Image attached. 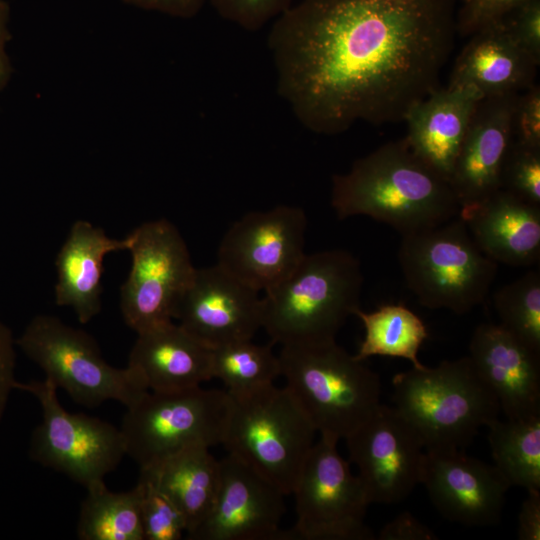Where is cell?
<instances>
[{
  "instance_id": "5",
  "label": "cell",
  "mask_w": 540,
  "mask_h": 540,
  "mask_svg": "<svg viewBox=\"0 0 540 540\" xmlns=\"http://www.w3.org/2000/svg\"><path fill=\"white\" fill-rule=\"evenodd\" d=\"M278 357L285 387L320 435L345 439L380 404L378 374L336 340L283 345Z\"/></svg>"
},
{
  "instance_id": "42",
  "label": "cell",
  "mask_w": 540,
  "mask_h": 540,
  "mask_svg": "<svg viewBox=\"0 0 540 540\" xmlns=\"http://www.w3.org/2000/svg\"><path fill=\"white\" fill-rule=\"evenodd\" d=\"M462 1H463V0H458L459 3L462 2Z\"/></svg>"
},
{
  "instance_id": "20",
  "label": "cell",
  "mask_w": 540,
  "mask_h": 540,
  "mask_svg": "<svg viewBox=\"0 0 540 540\" xmlns=\"http://www.w3.org/2000/svg\"><path fill=\"white\" fill-rule=\"evenodd\" d=\"M482 98L472 86L439 87L416 103L403 120L407 125L404 139L411 151L448 182Z\"/></svg>"
},
{
  "instance_id": "11",
  "label": "cell",
  "mask_w": 540,
  "mask_h": 540,
  "mask_svg": "<svg viewBox=\"0 0 540 540\" xmlns=\"http://www.w3.org/2000/svg\"><path fill=\"white\" fill-rule=\"evenodd\" d=\"M339 440L320 435L293 487L296 523L288 539L372 540L365 524L371 504L365 489L338 452Z\"/></svg>"
},
{
  "instance_id": "36",
  "label": "cell",
  "mask_w": 540,
  "mask_h": 540,
  "mask_svg": "<svg viewBox=\"0 0 540 540\" xmlns=\"http://www.w3.org/2000/svg\"><path fill=\"white\" fill-rule=\"evenodd\" d=\"M513 140L540 148V87L534 84L520 92L512 114Z\"/></svg>"
},
{
  "instance_id": "2",
  "label": "cell",
  "mask_w": 540,
  "mask_h": 540,
  "mask_svg": "<svg viewBox=\"0 0 540 540\" xmlns=\"http://www.w3.org/2000/svg\"><path fill=\"white\" fill-rule=\"evenodd\" d=\"M331 205L343 220L369 216L401 236L442 224L460 207L447 180L409 148L405 139L390 141L357 159L332 178Z\"/></svg>"
},
{
  "instance_id": "19",
  "label": "cell",
  "mask_w": 540,
  "mask_h": 540,
  "mask_svg": "<svg viewBox=\"0 0 540 540\" xmlns=\"http://www.w3.org/2000/svg\"><path fill=\"white\" fill-rule=\"evenodd\" d=\"M468 357L506 418L540 415L539 351L499 324L482 323L472 334Z\"/></svg>"
},
{
  "instance_id": "7",
  "label": "cell",
  "mask_w": 540,
  "mask_h": 540,
  "mask_svg": "<svg viewBox=\"0 0 540 540\" xmlns=\"http://www.w3.org/2000/svg\"><path fill=\"white\" fill-rule=\"evenodd\" d=\"M231 408L222 445L291 495L317 433L299 403L274 384L229 395Z\"/></svg>"
},
{
  "instance_id": "3",
  "label": "cell",
  "mask_w": 540,
  "mask_h": 540,
  "mask_svg": "<svg viewBox=\"0 0 540 540\" xmlns=\"http://www.w3.org/2000/svg\"><path fill=\"white\" fill-rule=\"evenodd\" d=\"M363 274L359 260L342 249L305 254L262 297V328L272 343L312 344L335 340L360 308Z\"/></svg>"
},
{
  "instance_id": "6",
  "label": "cell",
  "mask_w": 540,
  "mask_h": 540,
  "mask_svg": "<svg viewBox=\"0 0 540 540\" xmlns=\"http://www.w3.org/2000/svg\"><path fill=\"white\" fill-rule=\"evenodd\" d=\"M398 262L407 288L429 309L465 314L486 299L498 263L473 240L458 216L401 236Z\"/></svg>"
},
{
  "instance_id": "29",
  "label": "cell",
  "mask_w": 540,
  "mask_h": 540,
  "mask_svg": "<svg viewBox=\"0 0 540 540\" xmlns=\"http://www.w3.org/2000/svg\"><path fill=\"white\" fill-rule=\"evenodd\" d=\"M280 376V361L272 344L258 345L249 339L212 349V378L219 379L229 395L264 388Z\"/></svg>"
},
{
  "instance_id": "22",
  "label": "cell",
  "mask_w": 540,
  "mask_h": 540,
  "mask_svg": "<svg viewBox=\"0 0 540 540\" xmlns=\"http://www.w3.org/2000/svg\"><path fill=\"white\" fill-rule=\"evenodd\" d=\"M477 246L496 263L527 267L540 259V206L499 190L459 211Z\"/></svg>"
},
{
  "instance_id": "23",
  "label": "cell",
  "mask_w": 540,
  "mask_h": 540,
  "mask_svg": "<svg viewBox=\"0 0 540 540\" xmlns=\"http://www.w3.org/2000/svg\"><path fill=\"white\" fill-rule=\"evenodd\" d=\"M127 365L150 391L191 389L212 379V348L169 321L137 333Z\"/></svg>"
},
{
  "instance_id": "30",
  "label": "cell",
  "mask_w": 540,
  "mask_h": 540,
  "mask_svg": "<svg viewBox=\"0 0 540 540\" xmlns=\"http://www.w3.org/2000/svg\"><path fill=\"white\" fill-rule=\"evenodd\" d=\"M499 325L540 352V273L530 271L493 295Z\"/></svg>"
},
{
  "instance_id": "31",
  "label": "cell",
  "mask_w": 540,
  "mask_h": 540,
  "mask_svg": "<svg viewBox=\"0 0 540 540\" xmlns=\"http://www.w3.org/2000/svg\"><path fill=\"white\" fill-rule=\"evenodd\" d=\"M141 513L144 540H179L186 533L185 518L159 487L152 473L140 469Z\"/></svg>"
},
{
  "instance_id": "41",
  "label": "cell",
  "mask_w": 540,
  "mask_h": 540,
  "mask_svg": "<svg viewBox=\"0 0 540 540\" xmlns=\"http://www.w3.org/2000/svg\"><path fill=\"white\" fill-rule=\"evenodd\" d=\"M9 18V5L6 1L0 0V93L12 76V65L6 50L7 43L11 39L8 28Z\"/></svg>"
},
{
  "instance_id": "1",
  "label": "cell",
  "mask_w": 540,
  "mask_h": 540,
  "mask_svg": "<svg viewBox=\"0 0 540 540\" xmlns=\"http://www.w3.org/2000/svg\"><path fill=\"white\" fill-rule=\"evenodd\" d=\"M458 0H300L268 34L277 93L306 129L403 121L438 89Z\"/></svg>"
},
{
  "instance_id": "8",
  "label": "cell",
  "mask_w": 540,
  "mask_h": 540,
  "mask_svg": "<svg viewBox=\"0 0 540 540\" xmlns=\"http://www.w3.org/2000/svg\"><path fill=\"white\" fill-rule=\"evenodd\" d=\"M16 346L43 370L47 380L81 405L95 407L113 400L128 408L149 391L135 369L108 364L91 335L56 316H35L16 339Z\"/></svg>"
},
{
  "instance_id": "24",
  "label": "cell",
  "mask_w": 540,
  "mask_h": 540,
  "mask_svg": "<svg viewBox=\"0 0 540 540\" xmlns=\"http://www.w3.org/2000/svg\"><path fill=\"white\" fill-rule=\"evenodd\" d=\"M129 245V236L113 239L88 221H76L56 259V304L71 307L82 324L92 320L101 311L104 258Z\"/></svg>"
},
{
  "instance_id": "17",
  "label": "cell",
  "mask_w": 540,
  "mask_h": 540,
  "mask_svg": "<svg viewBox=\"0 0 540 540\" xmlns=\"http://www.w3.org/2000/svg\"><path fill=\"white\" fill-rule=\"evenodd\" d=\"M421 484L449 521L467 526L497 525L511 487L495 467L462 450H426Z\"/></svg>"
},
{
  "instance_id": "39",
  "label": "cell",
  "mask_w": 540,
  "mask_h": 540,
  "mask_svg": "<svg viewBox=\"0 0 540 540\" xmlns=\"http://www.w3.org/2000/svg\"><path fill=\"white\" fill-rule=\"evenodd\" d=\"M125 4L163 13L172 17L189 19L196 16L208 0H122Z\"/></svg>"
},
{
  "instance_id": "38",
  "label": "cell",
  "mask_w": 540,
  "mask_h": 540,
  "mask_svg": "<svg viewBox=\"0 0 540 540\" xmlns=\"http://www.w3.org/2000/svg\"><path fill=\"white\" fill-rule=\"evenodd\" d=\"M380 540H432L436 534L408 511L399 514L379 532Z\"/></svg>"
},
{
  "instance_id": "14",
  "label": "cell",
  "mask_w": 540,
  "mask_h": 540,
  "mask_svg": "<svg viewBox=\"0 0 540 540\" xmlns=\"http://www.w3.org/2000/svg\"><path fill=\"white\" fill-rule=\"evenodd\" d=\"M345 440L371 504L398 503L421 484L424 445L394 406L380 403Z\"/></svg>"
},
{
  "instance_id": "25",
  "label": "cell",
  "mask_w": 540,
  "mask_h": 540,
  "mask_svg": "<svg viewBox=\"0 0 540 540\" xmlns=\"http://www.w3.org/2000/svg\"><path fill=\"white\" fill-rule=\"evenodd\" d=\"M209 449L191 445L154 466L142 468L152 473L182 512L187 536L208 516L216 500L220 465Z\"/></svg>"
},
{
  "instance_id": "21",
  "label": "cell",
  "mask_w": 540,
  "mask_h": 540,
  "mask_svg": "<svg viewBox=\"0 0 540 540\" xmlns=\"http://www.w3.org/2000/svg\"><path fill=\"white\" fill-rule=\"evenodd\" d=\"M458 55L447 86H472L483 97L519 94L536 84L540 64L501 21L471 34Z\"/></svg>"
},
{
  "instance_id": "4",
  "label": "cell",
  "mask_w": 540,
  "mask_h": 540,
  "mask_svg": "<svg viewBox=\"0 0 540 540\" xmlns=\"http://www.w3.org/2000/svg\"><path fill=\"white\" fill-rule=\"evenodd\" d=\"M395 409L419 435L425 450H461L483 426L499 418V403L468 356L397 373Z\"/></svg>"
},
{
  "instance_id": "35",
  "label": "cell",
  "mask_w": 540,
  "mask_h": 540,
  "mask_svg": "<svg viewBox=\"0 0 540 540\" xmlns=\"http://www.w3.org/2000/svg\"><path fill=\"white\" fill-rule=\"evenodd\" d=\"M526 52L540 62V0H529L500 20Z\"/></svg>"
},
{
  "instance_id": "15",
  "label": "cell",
  "mask_w": 540,
  "mask_h": 540,
  "mask_svg": "<svg viewBox=\"0 0 540 540\" xmlns=\"http://www.w3.org/2000/svg\"><path fill=\"white\" fill-rule=\"evenodd\" d=\"M220 480L215 503L202 523L188 535L193 540H281L284 497L277 486L236 456L219 460Z\"/></svg>"
},
{
  "instance_id": "16",
  "label": "cell",
  "mask_w": 540,
  "mask_h": 540,
  "mask_svg": "<svg viewBox=\"0 0 540 540\" xmlns=\"http://www.w3.org/2000/svg\"><path fill=\"white\" fill-rule=\"evenodd\" d=\"M173 319L213 349L254 337L262 328V297L216 263L196 268Z\"/></svg>"
},
{
  "instance_id": "37",
  "label": "cell",
  "mask_w": 540,
  "mask_h": 540,
  "mask_svg": "<svg viewBox=\"0 0 540 540\" xmlns=\"http://www.w3.org/2000/svg\"><path fill=\"white\" fill-rule=\"evenodd\" d=\"M15 346L16 339L11 329L0 320V422L17 382Z\"/></svg>"
},
{
  "instance_id": "33",
  "label": "cell",
  "mask_w": 540,
  "mask_h": 540,
  "mask_svg": "<svg viewBox=\"0 0 540 540\" xmlns=\"http://www.w3.org/2000/svg\"><path fill=\"white\" fill-rule=\"evenodd\" d=\"M224 19L247 31H257L278 18L293 0H208Z\"/></svg>"
},
{
  "instance_id": "34",
  "label": "cell",
  "mask_w": 540,
  "mask_h": 540,
  "mask_svg": "<svg viewBox=\"0 0 540 540\" xmlns=\"http://www.w3.org/2000/svg\"><path fill=\"white\" fill-rule=\"evenodd\" d=\"M529 0H463L457 9L456 32L469 37L476 31L500 21Z\"/></svg>"
},
{
  "instance_id": "13",
  "label": "cell",
  "mask_w": 540,
  "mask_h": 540,
  "mask_svg": "<svg viewBox=\"0 0 540 540\" xmlns=\"http://www.w3.org/2000/svg\"><path fill=\"white\" fill-rule=\"evenodd\" d=\"M307 218L302 208L279 205L253 211L224 234L217 264L257 292L281 282L304 257Z\"/></svg>"
},
{
  "instance_id": "40",
  "label": "cell",
  "mask_w": 540,
  "mask_h": 540,
  "mask_svg": "<svg viewBox=\"0 0 540 540\" xmlns=\"http://www.w3.org/2000/svg\"><path fill=\"white\" fill-rule=\"evenodd\" d=\"M518 516V538L540 540V490H529Z\"/></svg>"
},
{
  "instance_id": "12",
  "label": "cell",
  "mask_w": 540,
  "mask_h": 540,
  "mask_svg": "<svg viewBox=\"0 0 540 540\" xmlns=\"http://www.w3.org/2000/svg\"><path fill=\"white\" fill-rule=\"evenodd\" d=\"M128 236L132 264L120 307L125 323L140 333L173 321L196 268L179 230L166 219L142 223Z\"/></svg>"
},
{
  "instance_id": "27",
  "label": "cell",
  "mask_w": 540,
  "mask_h": 540,
  "mask_svg": "<svg viewBox=\"0 0 540 540\" xmlns=\"http://www.w3.org/2000/svg\"><path fill=\"white\" fill-rule=\"evenodd\" d=\"M363 323L364 339L361 342L356 359L364 361L371 356H389L403 358L412 363V367L421 368L418 352L428 337L424 322L403 304H384L372 312H354Z\"/></svg>"
},
{
  "instance_id": "28",
  "label": "cell",
  "mask_w": 540,
  "mask_h": 540,
  "mask_svg": "<svg viewBox=\"0 0 540 540\" xmlns=\"http://www.w3.org/2000/svg\"><path fill=\"white\" fill-rule=\"evenodd\" d=\"M487 427L494 465L510 486L540 490V415L497 418Z\"/></svg>"
},
{
  "instance_id": "18",
  "label": "cell",
  "mask_w": 540,
  "mask_h": 540,
  "mask_svg": "<svg viewBox=\"0 0 540 540\" xmlns=\"http://www.w3.org/2000/svg\"><path fill=\"white\" fill-rule=\"evenodd\" d=\"M518 94L483 97L471 118L449 180L460 210L501 189L504 161L513 141L512 114Z\"/></svg>"
},
{
  "instance_id": "32",
  "label": "cell",
  "mask_w": 540,
  "mask_h": 540,
  "mask_svg": "<svg viewBox=\"0 0 540 540\" xmlns=\"http://www.w3.org/2000/svg\"><path fill=\"white\" fill-rule=\"evenodd\" d=\"M501 190L540 206V148L512 141L501 173Z\"/></svg>"
},
{
  "instance_id": "9",
  "label": "cell",
  "mask_w": 540,
  "mask_h": 540,
  "mask_svg": "<svg viewBox=\"0 0 540 540\" xmlns=\"http://www.w3.org/2000/svg\"><path fill=\"white\" fill-rule=\"evenodd\" d=\"M231 408L226 390L201 386L147 391L126 408L120 431L126 456L140 469L154 466L191 445L223 443Z\"/></svg>"
},
{
  "instance_id": "10",
  "label": "cell",
  "mask_w": 540,
  "mask_h": 540,
  "mask_svg": "<svg viewBox=\"0 0 540 540\" xmlns=\"http://www.w3.org/2000/svg\"><path fill=\"white\" fill-rule=\"evenodd\" d=\"M15 389L35 397L42 420L31 435L29 455L40 465L65 474L85 488L104 480L126 456L120 428L61 405L49 380L16 382Z\"/></svg>"
},
{
  "instance_id": "26",
  "label": "cell",
  "mask_w": 540,
  "mask_h": 540,
  "mask_svg": "<svg viewBox=\"0 0 540 540\" xmlns=\"http://www.w3.org/2000/svg\"><path fill=\"white\" fill-rule=\"evenodd\" d=\"M76 533L81 540H144L141 487L113 492L104 480L87 486Z\"/></svg>"
}]
</instances>
